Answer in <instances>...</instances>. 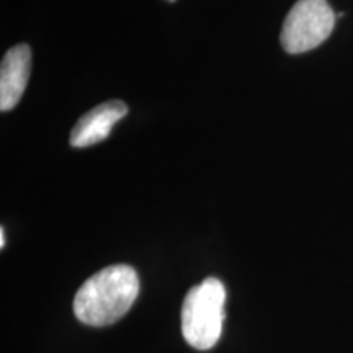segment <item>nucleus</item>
<instances>
[{
  "label": "nucleus",
  "instance_id": "nucleus-3",
  "mask_svg": "<svg viewBox=\"0 0 353 353\" xmlns=\"http://www.w3.org/2000/svg\"><path fill=\"white\" fill-rule=\"evenodd\" d=\"M335 26V15L327 0H298L281 28V46L290 54H301L319 46Z\"/></svg>",
  "mask_w": 353,
  "mask_h": 353
},
{
  "label": "nucleus",
  "instance_id": "nucleus-5",
  "mask_svg": "<svg viewBox=\"0 0 353 353\" xmlns=\"http://www.w3.org/2000/svg\"><path fill=\"white\" fill-rule=\"evenodd\" d=\"M32 70V50L28 44H17L6 52L0 65V110L8 112L15 108Z\"/></svg>",
  "mask_w": 353,
  "mask_h": 353
},
{
  "label": "nucleus",
  "instance_id": "nucleus-7",
  "mask_svg": "<svg viewBox=\"0 0 353 353\" xmlns=\"http://www.w3.org/2000/svg\"><path fill=\"white\" fill-rule=\"evenodd\" d=\"M167 2H175V0H167Z\"/></svg>",
  "mask_w": 353,
  "mask_h": 353
},
{
  "label": "nucleus",
  "instance_id": "nucleus-1",
  "mask_svg": "<svg viewBox=\"0 0 353 353\" xmlns=\"http://www.w3.org/2000/svg\"><path fill=\"white\" fill-rule=\"evenodd\" d=\"M139 293L138 273L130 265H112L97 272L74 299L77 319L87 325H110L130 311Z\"/></svg>",
  "mask_w": 353,
  "mask_h": 353
},
{
  "label": "nucleus",
  "instance_id": "nucleus-6",
  "mask_svg": "<svg viewBox=\"0 0 353 353\" xmlns=\"http://www.w3.org/2000/svg\"><path fill=\"white\" fill-rule=\"evenodd\" d=\"M0 247H6V229H0Z\"/></svg>",
  "mask_w": 353,
  "mask_h": 353
},
{
  "label": "nucleus",
  "instance_id": "nucleus-2",
  "mask_svg": "<svg viewBox=\"0 0 353 353\" xmlns=\"http://www.w3.org/2000/svg\"><path fill=\"white\" fill-rule=\"evenodd\" d=\"M226 288L218 278H206L193 286L182 306V332L196 350H210L218 343L223 330Z\"/></svg>",
  "mask_w": 353,
  "mask_h": 353
},
{
  "label": "nucleus",
  "instance_id": "nucleus-4",
  "mask_svg": "<svg viewBox=\"0 0 353 353\" xmlns=\"http://www.w3.org/2000/svg\"><path fill=\"white\" fill-rule=\"evenodd\" d=\"M128 113V107L121 100H108L90 112L82 114L70 131V145L88 148L105 141L113 126Z\"/></svg>",
  "mask_w": 353,
  "mask_h": 353
}]
</instances>
